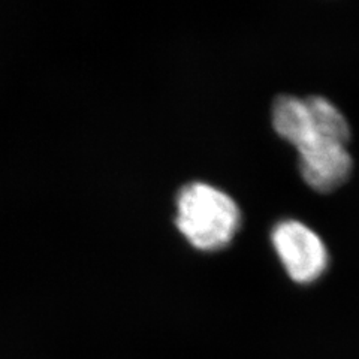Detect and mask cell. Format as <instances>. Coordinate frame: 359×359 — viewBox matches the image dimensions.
<instances>
[{"label": "cell", "instance_id": "3", "mask_svg": "<svg viewBox=\"0 0 359 359\" xmlns=\"http://www.w3.org/2000/svg\"><path fill=\"white\" fill-rule=\"evenodd\" d=\"M299 172L304 182L320 194H330L349 178L353 162L347 145L318 138L298 149Z\"/></svg>", "mask_w": 359, "mask_h": 359}, {"label": "cell", "instance_id": "1", "mask_svg": "<svg viewBox=\"0 0 359 359\" xmlns=\"http://www.w3.org/2000/svg\"><path fill=\"white\" fill-rule=\"evenodd\" d=\"M240 222L238 205L222 190L205 183H190L180 190L175 223L196 249H222L237 233Z\"/></svg>", "mask_w": 359, "mask_h": 359}, {"label": "cell", "instance_id": "4", "mask_svg": "<svg viewBox=\"0 0 359 359\" xmlns=\"http://www.w3.org/2000/svg\"><path fill=\"white\" fill-rule=\"evenodd\" d=\"M274 130L285 141L298 150L319 137L314 132L313 120L306 99L283 95L274 100L273 105Z\"/></svg>", "mask_w": 359, "mask_h": 359}, {"label": "cell", "instance_id": "2", "mask_svg": "<svg viewBox=\"0 0 359 359\" xmlns=\"http://www.w3.org/2000/svg\"><path fill=\"white\" fill-rule=\"evenodd\" d=\"M271 241L287 276L299 285H310L328 266V250L319 235L298 220L277 223Z\"/></svg>", "mask_w": 359, "mask_h": 359}, {"label": "cell", "instance_id": "5", "mask_svg": "<svg viewBox=\"0 0 359 359\" xmlns=\"http://www.w3.org/2000/svg\"><path fill=\"white\" fill-rule=\"evenodd\" d=\"M310 109L314 132L319 138L331 140L347 145L351 140V128L340 109L323 96L306 97Z\"/></svg>", "mask_w": 359, "mask_h": 359}]
</instances>
